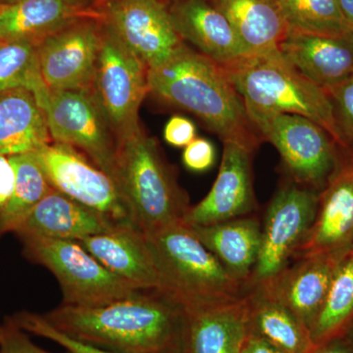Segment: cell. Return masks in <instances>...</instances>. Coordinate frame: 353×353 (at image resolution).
<instances>
[{
  "mask_svg": "<svg viewBox=\"0 0 353 353\" xmlns=\"http://www.w3.org/2000/svg\"><path fill=\"white\" fill-rule=\"evenodd\" d=\"M250 120L263 141L280 153L294 183L324 189L336 166V141L312 120L296 114H253Z\"/></svg>",
  "mask_w": 353,
  "mask_h": 353,
  "instance_id": "8",
  "label": "cell"
},
{
  "mask_svg": "<svg viewBox=\"0 0 353 353\" xmlns=\"http://www.w3.org/2000/svg\"><path fill=\"white\" fill-rule=\"evenodd\" d=\"M319 196L317 190L296 183L278 190L261 225L259 257L248 289L267 282L289 266L314 223Z\"/></svg>",
  "mask_w": 353,
  "mask_h": 353,
  "instance_id": "10",
  "label": "cell"
},
{
  "mask_svg": "<svg viewBox=\"0 0 353 353\" xmlns=\"http://www.w3.org/2000/svg\"><path fill=\"white\" fill-rule=\"evenodd\" d=\"M353 248V160L336 169L319 196L317 214L294 259L341 257Z\"/></svg>",
  "mask_w": 353,
  "mask_h": 353,
  "instance_id": "15",
  "label": "cell"
},
{
  "mask_svg": "<svg viewBox=\"0 0 353 353\" xmlns=\"http://www.w3.org/2000/svg\"><path fill=\"white\" fill-rule=\"evenodd\" d=\"M309 353H353V345L347 336H341L316 345Z\"/></svg>",
  "mask_w": 353,
  "mask_h": 353,
  "instance_id": "37",
  "label": "cell"
},
{
  "mask_svg": "<svg viewBox=\"0 0 353 353\" xmlns=\"http://www.w3.org/2000/svg\"><path fill=\"white\" fill-rule=\"evenodd\" d=\"M0 353H51L32 343L27 332L7 317L3 323V334L0 341ZM69 353V352H67Z\"/></svg>",
  "mask_w": 353,
  "mask_h": 353,
  "instance_id": "34",
  "label": "cell"
},
{
  "mask_svg": "<svg viewBox=\"0 0 353 353\" xmlns=\"http://www.w3.org/2000/svg\"><path fill=\"white\" fill-rule=\"evenodd\" d=\"M340 259L332 255L303 257L275 277L254 287L282 303L310 331Z\"/></svg>",
  "mask_w": 353,
  "mask_h": 353,
  "instance_id": "16",
  "label": "cell"
},
{
  "mask_svg": "<svg viewBox=\"0 0 353 353\" xmlns=\"http://www.w3.org/2000/svg\"><path fill=\"white\" fill-rule=\"evenodd\" d=\"M169 9L181 39L220 66L248 57L226 16L211 0L173 2Z\"/></svg>",
  "mask_w": 353,
  "mask_h": 353,
  "instance_id": "19",
  "label": "cell"
},
{
  "mask_svg": "<svg viewBox=\"0 0 353 353\" xmlns=\"http://www.w3.org/2000/svg\"><path fill=\"white\" fill-rule=\"evenodd\" d=\"M183 310V353H241L248 334L246 294L230 303Z\"/></svg>",
  "mask_w": 353,
  "mask_h": 353,
  "instance_id": "22",
  "label": "cell"
},
{
  "mask_svg": "<svg viewBox=\"0 0 353 353\" xmlns=\"http://www.w3.org/2000/svg\"><path fill=\"white\" fill-rule=\"evenodd\" d=\"M221 67L243 99L248 116L269 113L303 116L326 130L336 145L343 148L326 90L299 73L280 50L250 55Z\"/></svg>",
  "mask_w": 353,
  "mask_h": 353,
  "instance_id": "3",
  "label": "cell"
},
{
  "mask_svg": "<svg viewBox=\"0 0 353 353\" xmlns=\"http://www.w3.org/2000/svg\"><path fill=\"white\" fill-rule=\"evenodd\" d=\"M23 253L54 275L61 288L63 304L99 306L138 292L109 271L79 241L54 239H25Z\"/></svg>",
  "mask_w": 353,
  "mask_h": 353,
  "instance_id": "6",
  "label": "cell"
},
{
  "mask_svg": "<svg viewBox=\"0 0 353 353\" xmlns=\"http://www.w3.org/2000/svg\"><path fill=\"white\" fill-rule=\"evenodd\" d=\"M215 161V148L208 139L196 138L183 150V163L188 170L201 173L209 170Z\"/></svg>",
  "mask_w": 353,
  "mask_h": 353,
  "instance_id": "33",
  "label": "cell"
},
{
  "mask_svg": "<svg viewBox=\"0 0 353 353\" xmlns=\"http://www.w3.org/2000/svg\"><path fill=\"white\" fill-rule=\"evenodd\" d=\"M51 141L46 114L34 92L22 88L0 92V155L34 152Z\"/></svg>",
  "mask_w": 353,
  "mask_h": 353,
  "instance_id": "23",
  "label": "cell"
},
{
  "mask_svg": "<svg viewBox=\"0 0 353 353\" xmlns=\"http://www.w3.org/2000/svg\"><path fill=\"white\" fill-rule=\"evenodd\" d=\"M15 185L16 170L10 157L0 155V210L12 196Z\"/></svg>",
  "mask_w": 353,
  "mask_h": 353,
  "instance_id": "36",
  "label": "cell"
},
{
  "mask_svg": "<svg viewBox=\"0 0 353 353\" xmlns=\"http://www.w3.org/2000/svg\"><path fill=\"white\" fill-rule=\"evenodd\" d=\"M9 157L15 167L16 185L12 196L0 210V239L14 234L34 206L53 190L34 153Z\"/></svg>",
  "mask_w": 353,
  "mask_h": 353,
  "instance_id": "28",
  "label": "cell"
},
{
  "mask_svg": "<svg viewBox=\"0 0 353 353\" xmlns=\"http://www.w3.org/2000/svg\"><path fill=\"white\" fill-rule=\"evenodd\" d=\"M117 227L97 211L53 189L34 206L14 234L19 240L80 241Z\"/></svg>",
  "mask_w": 353,
  "mask_h": 353,
  "instance_id": "21",
  "label": "cell"
},
{
  "mask_svg": "<svg viewBox=\"0 0 353 353\" xmlns=\"http://www.w3.org/2000/svg\"><path fill=\"white\" fill-rule=\"evenodd\" d=\"M109 271L141 290L162 292V282L145 234L121 225L79 241Z\"/></svg>",
  "mask_w": 353,
  "mask_h": 353,
  "instance_id": "17",
  "label": "cell"
},
{
  "mask_svg": "<svg viewBox=\"0 0 353 353\" xmlns=\"http://www.w3.org/2000/svg\"><path fill=\"white\" fill-rule=\"evenodd\" d=\"M10 319L27 333L36 334L41 338L54 341L60 347H64L69 353H118L92 347V345L70 338L66 334L53 328L41 314L22 311V312L10 316Z\"/></svg>",
  "mask_w": 353,
  "mask_h": 353,
  "instance_id": "31",
  "label": "cell"
},
{
  "mask_svg": "<svg viewBox=\"0 0 353 353\" xmlns=\"http://www.w3.org/2000/svg\"><path fill=\"white\" fill-rule=\"evenodd\" d=\"M2 334H3V324H0V341H1Z\"/></svg>",
  "mask_w": 353,
  "mask_h": 353,
  "instance_id": "43",
  "label": "cell"
},
{
  "mask_svg": "<svg viewBox=\"0 0 353 353\" xmlns=\"http://www.w3.org/2000/svg\"><path fill=\"white\" fill-rule=\"evenodd\" d=\"M345 336H347V338L348 339V341H350V343H352L353 345V325L352 327H350V329L348 330V332H347V334H345Z\"/></svg>",
  "mask_w": 353,
  "mask_h": 353,
  "instance_id": "41",
  "label": "cell"
},
{
  "mask_svg": "<svg viewBox=\"0 0 353 353\" xmlns=\"http://www.w3.org/2000/svg\"><path fill=\"white\" fill-rule=\"evenodd\" d=\"M222 161L214 185L182 222L189 227L208 226L250 214L255 208L252 152L234 141H224Z\"/></svg>",
  "mask_w": 353,
  "mask_h": 353,
  "instance_id": "14",
  "label": "cell"
},
{
  "mask_svg": "<svg viewBox=\"0 0 353 353\" xmlns=\"http://www.w3.org/2000/svg\"><path fill=\"white\" fill-rule=\"evenodd\" d=\"M248 333L283 353H309L315 347L310 331L283 305L259 288H248Z\"/></svg>",
  "mask_w": 353,
  "mask_h": 353,
  "instance_id": "26",
  "label": "cell"
},
{
  "mask_svg": "<svg viewBox=\"0 0 353 353\" xmlns=\"http://www.w3.org/2000/svg\"><path fill=\"white\" fill-rule=\"evenodd\" d=\"M41 315L70 338L109 352L183 353L185 347V310L158 290L99 306L62 303Z\"/></svg>",
  "mask_w": 353,
  "mask_h": 353,
  "instance_id": "1",
  "label": "cell"
},
{
  "mask_svg": "<svg viewBox=\"0 0 353 353\" xmlns=\"http://www.w3.org/2000/svg\"><path fill=\"white\" fill-rule=\"evenodd\" d=\"M90 92L121 141L141 129L139 108L150 94L148 68L103 21Z\"/></svg>",
  "mask_w": 353,
  "mask_h": 353,
  "instance_id": "7",
  "label": "cell"
},
{
  "mask_svg": "<svg viewBox=\"0 0 353 353\" xmlns=\"http://www.w3.org/2000/svg\"><path fill=\"white\" fill-rule=\"evenodd\" d=\"M32 153L52 189L97 211L116 226L132 225L117 183L83 153L54 141Z\"/></svg>",
  "mask_w": 353,
  "mask_h": 353,
  "instance_id": "11",
  "label": "cell"
},
{
  "mask_svg": "<svg viewBox=\"0 0 353 353\" xmlns=\"http://www.w3.org/2000/svg\"><path fill=\"white\" fill-rule=\"evenodd\" d=\"M85 18L104 19L102 6L92 0H21L0 6V43L44 38Z\"/></svg>",
  "mask_w": 353,
  "mask_h": 353,
  "instance_id": "18",
  "label": "cell"
},
{
  "mask_svg": "<svg viewBox=\"0 0 353 353\" xmlns=\"http://www.w3.org/2000/svg\"><path fill=\"white\" fill-rule=\"evenodd\" d=\"M226 16L248 57L279 50L289 26L276 0H211Z\"/></svg>",
  "mask_w": 353,
  "mask_h": 353,
  "instance_id": "25",
  "label": "cell"
},
{
  "mask_svg": "<svg viewBox=\"0 0 353 353\" xmlns=\"http://www.w3.org/2000/svg\"><path fill=\"white\" fill-rule=\"evenodd\" d=\"M92 1L95 2V3L99 4V6H103L104 2L106 1V0H92Z\"/></svg>",
  "mask_w": 353,
  "mask_h": 353,
  "instance_id": "42",
  "label": "cell"
},
{
  "mask_svg": "<svg viewBox=\"0 0 353 353\" xmlns=\"http://www.w3.org/2000/svg\"><path fill=\"white\" fill-rule=\"evenodd\" d=\"M21 0H0V6H10V4L19 2Z\"/></svg>",
  "mask_w": 353,
  "mask_h": 353,
  "instance_id": "40",
  "label": "cell"
},
{
  "mask_svg": "<svg viewBox=\"0 0 353 353\" xmlns=\"http://www.w3.org/2000/svg\"><path fill=\"white\" fill-rule=\"evenodd\" d=\"M102 38L103 19L85 18L39 41V70L48 90L90 92Z\"/></svg>",
  "mask_w": 353,
  "mask_h": 353,
  "instance_id": "12",
  "label": "cell"
},
{
  "mask_svg": "<svg viewBox=\"0 0 353 353\" xmlns=\"http://www.w3.org/2000/svg\"><path fill=\"white\" fill-rule=\"evenodd\" d=\"M167 0H106L104 22L148 69L166 62L185 41L176 32Z\"/></svg>",
  "mask_w": 353,
  "mask_h": 353,
  "instance_id": "13",
  "label": "cell"
},
{
  "mask_svg": "<svg viewBox=\"0 0 353 353\" xmlns=\"http://www.w3.org/2000/svg\"><path fill=\"white\" fill-rule=\"evenodd\" d=\"M339 3L343 17L353 32V0H339Z\"/></svg>",
  "mask_w": 353,
  "mask_h": 353,
  "instance_id": "39",
  "label": "cell"
},
{
  "mask_svg": "<svg viewBox=\"0 0 353 353\" xmlns=\"http://www.w3.org/2000/svg\"><path fill=\"white\" fill-rule=\"evenodd\" d=\"M145 236L161 279L162 294L183 309L230 303L248 292V287L182 221Z\"/></svg>",
  "mask_w": 353,
  "mask_h": 353,
  "instance_id": "5",
  "label": "cell"
},
{
  "mask_svg": "<svg viewBox=\"0 0 353 353\" xmlns=\"http://www.w3.org/2000/svg\"><path fill=\"white\" fill-rule=\"evenodd\" d=\"M27 88L38 101L48 92L39 70L38 43L31 41L0 43V92Z\"/></svg>",
  "mask_w": 353,
  "mask_h": 353,
  "instance_id": "30",
  "label": "cell"
},
{
  "mask_svg": "<svg viewBox=\"0 0 353 353\" xmlns=\"http://www.w3.org/2000/svg\"><path fill=\"white\" fill-rule=\"evenodd\" d=\"M353 325V248L336 264L328 292L310 329L314 345L347 334Z\"/></svg>",
  "mask_w": 353,
  "mask_h": 353,
  "instance_id": "27",
  "label": "cell"
},
{
  "mask_svg": "<svg viewBox=\"0 0 353 353\" xmlns=\"http://www.w3.org/2000/svg\"><path fill=\"white\" fill-rule=\"evenodd\" d=\"M290 31L353 36L341 12L339 0H276Z\"/></svg>",
  "mask_w": 353,
  "mask_h": 353,
  "instance_id": "29",
  "label": "cell"
},
{
  "mask_svg": "<svg viewBox=\"0 0 353 353\" xmlns=\"http://www.w3.org/2000/svg\"><path fill=\"white\" fill-rule=\"evenodd\" d=\"M190 228L231 275L248 287L259 257L261 241L259 220L243 216L208 226Z\"/></svg>",
  "mask_w": 353,
  "mask_h": 353,
  "instance_id": "24",
  "label": "cell"
},
{
  "mask_svg": "<svg viewBox=\"0 0 353 353\" xmlns=\"http://www.w3.org/2000/svg\"><path fill=\"white\" fill-rule=\"evenodd\" d=\"M326 92L333 105L343 148H353V74Z\"/></svg>",
  "mask_w": 353,
  "mask_h": 353,
  "instance_id": "32",
  "label": "cell"
},
{
  "mask_svg": "<svg viewBox=\"0 0 353 353\" xmlns=\"http://www.w3.org/2000/svg\"><path fill=\"white\" fill-rule=\"evenodd\" d=\"M279 50L299 73L325 90L353 74V36H322L289 30Z\"/></svg>",
  "mask_w": 353,
  "mask_h": 353,
  "instance_id": "20",
  "label": "cell"
},
{
  "mask_svg": "<svg viewBox=\"0 0 353 353\" xmlns=\"http://www.w3.org/2000/svg\"><path fill=\"white\" fill-rule=\"evenodd\" d=\"M115 182L132 225L145 234L181 222L190 208L157 139L143 128L119 141Z\"/></svg>",
  "mask_w": 353,
  "mask_h": 353,
  "instance_id": "4",
  "label": "cell"
},
{
  "mask_svg": "<svg viewBox=\"0 0 353 353\" xmlns=\"http://www.w3.org/2000/svg\"><path fill=\"white\" fill-rule=\"evenodd\" d=\"M39 105L52 141L76 148L115 181L119 141L92 92L48 90Z\"/></svg>",
  "mask_w": 353,
  "mask_h": 353,
  "instance_id": "9",
  "label": "cell"
},
{
  "mask_svg": "<svg viewBox=\"0 0 353 353\" xmlns=\"http://www.w3.org/2000/svg\"><path fill=\"white\" fill-rule=\"evenodd\" d=\"M148 85L150 94L194 114L223 143L234 141L253 152L263 141L222 67L188 43L148 69Z\"/></svg>",
  "mask_w": 353,
  "mask_h": 353,
  "instance_id": "2",
  "label": "cell"
},
{
  "mask_svg": "<svg viewBox=\"0 0 353 353\" xmlns=\"http://www.w3.org/2000/svg\"><path fill=\"white\" fill-rule=\"evenodd\" d=\"M169 3H173V2L183 1V0H167Z\"/></svg>",
  "mask_w": 353,
  "mask_h": 353,
  "instance_id": "44",
  "label": "cell"
},
{
  "mask_svg": "<svg viewBox=\"0 0 353 353\" xmlns=\"http://www.w3.org/2000/svg\"><path fill=\"white\" fill-rule=\"evenodd\" d=\"M165 141L175 148H185L196 139V127L189 118L172 116L164 128Z\"/></svg>",
  "mask_w": 353,
  "mask_h": 353,
  "instance_id": "35",
  "label": "cell"
},
{
  "mask_svg": "<svg viewBox=\"0 0 353 353\" xmlns=\"http://www.w3.org/2000/svg\"><path fill=\"white\" fill-rule=\"evenodd\" d=\"M241 353H283L277 348L272 347L267 341L252 333L246 336L245 343L241 347Z\"/></svg>",
  "mask_w": 353,
  "mask_h": 353,
  "instance_id": "38",
  "label": "cell"
}]
</instances>
